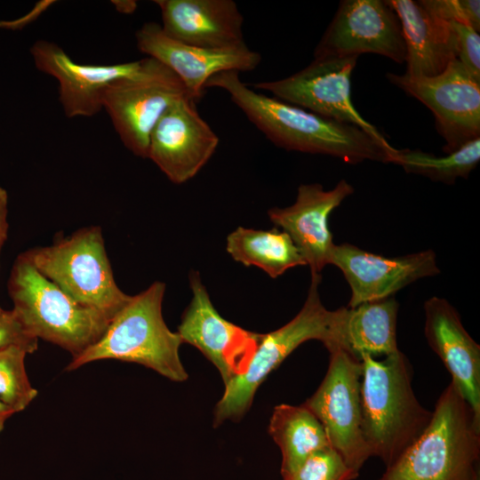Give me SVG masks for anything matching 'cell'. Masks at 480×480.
Segmentation results:
<instances>
[{"instance_id": "6da1fadb", "label": "cell", "mask_w": 480, "mask_h": 480, "mask_svg": "<svg viewBox=\"0 0 480 480\" xmlns=\"http://www.w3.org/2000/svg\"><path fill=\"white\" fill-rule=\"evenodd\" d=\"M237 71L212 76L205 88L226 91L247 118L276 146L287 150L332 156L348 164L390 163L396 148L376 140L362 129L328 119L253 91Z\"/></svg>"}, {"instance_id": "7a4b0ae2", "label": "cell", "mask_w": 480, "mask_h": 480, "mask_svg": "<svg viewBox=\"0 0 480 480\" xmlns=\"http://www.w3.org/2000/svg\"><path fill=\"white\" fill-rule=\"evenodd\" d=\"M359 359L364 436L372 456L379 457L387 468L424 432L433 412L418 401L412 386V365L401 351L381 361L368 354Z\"/></svg>"}, {"instance_id": "3957f363", "label": "cell", "mask_w": 480, "mask_h": 480, "mask_svg": "<svg viewBox=\"0 0 480 480\" xmlns=\"http://www.w3.org/2000/svg\"><path fill=\"white\" fill-rule=\"evenodd\" d=\"M480 419L451 382L420 437L380 480H479Z\"/></svg>"}, {"instance_id": "277c9868", "label": "cell", "mask_w": 480, "mask_h": 480, "mask_svg": "<svg viewBox=\"0 0 480 480\" xmlns=\"http://www.w3.org/2000/svg\"><path fill=\"white\" fill-rule=\"evenodd\" d=\"M164 292V283L156 281L131 296L99 340L72 358L67 370L114 359L144 365L172 381L186 380L188 373L179 354L182 340L168 328L162 314Z\"/></svg>"}, {"instance_id": "5b68a950", "label": "cell", "mask_w": 480, "mask_h": 480, "mask_svg": "<svg viewBox=\"0 0 480 480\" xmlns=\"http://www.w3.org/2000/svg\"><path fill=\"white\" fill-rule=\"evenodd\" d=\"M321 280V274H311L307 299L299 313L282 327L262 334L245 372L225 385L214 411V426L241 419L249 410L260 385L302 343L319 340L329 353L345 349L347 307L329 310L324 306L318 292Z\"/></svg>"}, {"instance_id": "8992f818", "label": "cell", "mask_w": 480, "mask_h": 480, "mask_svg": "<svg viewBox=\"0 0 480 480\" xmlns=\"http://www.w3.org/2000/svg\"><path fill=\"white\" fill-rule=\"evenodd\" d=\"M12 311L37 340L79 356L99 340L110 318L84 306L45 277L26 252L15 260L8 280Z\"/></svg>"}, {"instance_id": "52a82bcc", "label": "cell", "mask_w": 480, "mask_h": 480, "mask_svg": "<svg viewBox=\"0 0 480 480\" xmlns=\"http://www.w3.org/2000/svg\"><path fill=\"white\" fill-rule=\"evenodd\" d=\"M25 252L39 272L71 298L110 319L131 298L116 283L99 226Z\"/></svg>"}, {"instance_id": "ba28073f", "label": "cell", "mask_w": 480, "mask_h": 480, "mask_svg": "<svg viewBox=\"0 0 480 480\" xmlns=\"http://www.w3.org/2000/svg\"><path fill=\"white\" fill-rule=\"evenodd\" d=\"M185 97L189 95L182 81L166 66L147 57L136 75L116 80L107 88L102 108L124 145L135 156L147 158L155 125Z\"/></svg>"}, {"instance_id": "9c48e42d", "label": "cell", "mask_w": 480, "mask_h": 480, "mask_svg": "<svg viewBox=\"0 0 480 480\" xmlns=\"http://www.w3.org/2000/svg\"><path fill=\"white\" fill-rule=\"evenodd\" d=\"M361 360L342 348L330 353L326 374L303 404L322 423L331 446L355 472L372 457L362 428Z\"/></svg>"}, {"instance_id": "30bf717a", "label": "cell", "mask_w": 480, "mask_h": 480, "mask_svg": "<svg viewBox=\"0 0 480 480\" xmlns=\"http://www.w3.org/2000/svg\"><path fill=\"white\" fill-rule=\"evenodd\" d=\"M386 77L430 109L435 126L445 141V153L480 138V82L458 59L435 76L387 73Z\"/></svg>"}, {"instance_id": "8fae6325", "label": "cell", "mask_w": 480, "mask_h": 480, "mask_svg": "<svg viewBox=\"0 0 480 480\" xmlns=\"http://www.w3.org/2000/svg\"><path fill=\"white\" fill-rule=\"evenodd\" d=\"M357 58H314L308 66L295 74L252 86L323 117L355 125L380 143L389 145L379 130L357 112L351 100V76Z\"/></svg>"}, {"instance_id": "7c38bea8", "label": "cell", "mask_w": 480, "mask_h": 480, "mask_svg": "<svg viewBox=\"0 0 480 480\" xmlns=\"http://www.w3.org/2000/svg\"><path fill=\"white\" fill-rule=\"evenodd\" d=\"M374 53L402 64L406 47L400 21L387 1L343 0L314 52V58Z\"/></svg>"}, {"instance_id": "4fadbf2b", "label": "cell", "mask_w": 480, "mask_h": 480, "mask_svg": "<svg viewBox=\"0 0 480 480\" xmlns=\"http://www.w3.org/2000/svg\"><path fill=\"white\" fill-rule=\"evenodd\" d=\"M192 299L182 314L178 333L217 368L227 385L245 372L261 333L247 331L222 317L196 271L189 275Z\"/></svg>"}, {"instance_id": "5bb4252c", "label": "cell", "mask_w": 480, "mask_h": 480, "mask_svg": "<svg viewBox=\"0 0 480 480\" xmlns=\"http://www.w3.org/2000/svg\"><path fill=\"white\" fill-rule=\"evenodd\" d=\"M220 139L201 117L196 101L172 105L151 132L147 158L175 184L195 177L214 154Z\"/></svg>"}, {"instance_id": "9a60e30c", "label": "cell", "mask_w": 480, "mask_h": 480, "mask_svg": "<svg viewBox=\"0 0 480 480\" xmlns=\"http://www.w3.org/2000/svg\"><path fill=\"white\" fill-rule=\"evenodd\" d=\"M330 264L343 273L351 289L350 308L394 296L408 284L440 273L432 250L385 257L348 243L334 245Z\"/></svg>"}, {"instance_id": "2e32d148", "label": "cell", "mask_w": 480, "mask_h": 480, "mask_svg": "<svg viewBox=\"0 0 480 480\" xmlns=\"http://www.w3.org/2000/svg\"><path fill=\"white\" fill-rule=\"evenodd\" d=\"M135 37L137 48L170 68L195 101L203 96L207 81L214 75L253 70L261 61V55L246 44L224 49L192 46L168 37L156 22L143 24Z\"/></svg>"}, {"instance_id": "e0dca14e", "label": "cell", "mask_w": 480, "mask_h": 480, "mask_svg": "<svg viewBox=\"0 0 480 480\" xmlns=\"http://www.w3.org/2000/svg\"><path fill=\"white\" fill-rule=\"evenodd\" d=\"M30 52L36 68L57 80L60 102L69 118L98 114L107 88L116 80L136 75L144 63L142 59L111 65L81 64L47 40L35 42Z\"/></svg>"}, {"instance_id": "ac0fdd59", "label": "cell", "mask_w": 480, "mask_h": 480, "mask_svg": "<svg viewBox=\"0 0 480 480\" xmlns=\"http://www.w3.org/2000/svg\"><path fill=\"white\" fill-rule=\"evenodd\" d=\"M355 189L346 180L325 190L321 184H301L295 202L285 208L268 210L270 220L287 233L300 252L311 274H321L330 264L335 244L329 229L330 214Z\"/></svg>"}, {"instance_id": "d6986e66", "label": "cell", "mask_w": 480, "mask_h": 480, "mask_svg": "<svg viewBox=\"0 0 480 480\" xmlns=\"http://www.w3.org/2000/svg\"><path fill=\"white\" fill-rule=\"evenodd\" d=\"M424 334L466 402L480 419V346L463 326L456 308L433 296L424 303Z\"/></svg>"}, {"instance_id": "ffe728a7", "label": "cell", "mask_w": 480, "mask_h": 480, "mask_svg": "<svg viewBox=\"0 0 480 480\" xmlns=\"http://www.w3.org/2000/svg\"><path fill=\"white\" fill-rule=\"evenodd\" d=\"M161 28L171 39L207 48L224 49L245 44L244 17L233 0H156Z\"/></svg>"}, {"instance_id": "44dd1931", "label": "cell", "mask_w": 480, "mask_h": 480, "mask_svg": "<svg viewBox=\"0 0 480 480\" xmlns=\"http://www.w3.org/2000/svg\"><path fill=\"white\" fill-rule=\"evenodd\" d=\"M402 28L406 47V75L435 76L457 59L455 35L449 21L434 13L423 0H388Z\"/></svg>"}, {"instance_id": "7402d4cb", "label": "cell", "mask_w": 480, "mask_h": 480, "mask_svg": "<svg viewBox=\"0 0 480 480\" xmlns=\"http://www.w3.org/2000/svg\"><path fill=\"white\" fill-rule=\"evenodd\" d=\"M398 308L394 296L347 307L345 350L358 358L362 354L388 356L400 351L396 342Z\"/></svg>"}, {"instance_id": "603a6c76", "label": "cell", "mask_w": 480, "mask_h": 480, "mask_svg": "<svg viewBox=\"0 0 480 480\" xmlns=\"http://www.w3.org/2000/svg\"><path fill=\"white\" fill-rule=\"evenodd\" d=\"M268 432L281 450L283 478L292 474L314 452L331 446L322 423L304 404L276 405Z\"/></svg>"}, {"instance_id": "cb8c5ba5", "label": "cell", "mask_w": 480, "mask_h": 480, "mask_svg": "<svg viewBox=\"0 0 480 480\" xmlns=\"http://www.w3.org/2000/svg\"><path fill=\"white\" fill-rule=\"evenodd\" d=\"M227 252L245 266H254L272 278L289 268L307 265L300 252L284 231L238 227L227 237Z\"/></svg>"}, {"instance_id": "d4e9b609", "label": "cell", "mask_w": 480, "mask_h": 480, "mask_svg": "<svg viewBox=\"0 0 480 480\" xmlns=\"http://www.w3.org/2000/svg\"><path fill=\"white\" fill-rule=\"evenodd\" d=\"M479 161L480 138H477L442 156L420 149L396 148L390 163L400 165L407 173L421 175L444 184H453L459 178H468Z\"/></svg>"}, {"instance_id": "484cf974", "label": "cell", "mask_w": 480, "mask_h": 480, "mask_svg": "<svg viewBox=\"0 0 480 480\" xmlns=\"http://www.w3.org/2000/svg\"><path fill=\"white\" fill-rule=\"evenodd\" d=\"M28 354L19 346L0 349V402L14 413L24 411L38 393L27 374L25 359Z\"/></svg>"}, {"instance_id": "4316f807", "label": "cell", "mask_w": 480, "mask_h": 480, "mask_svg": "<svg viewBox=\"0 0 480 480\" xmlns=\"http://www.w3.org/2000/svg\"><path fill=\"white\" fill-rule=\"evenodd\" d=\"M358 473L351 469L332 447L310 455L292 474L283 480H354Z\"/></svg>"}, {"instance_id": "83f0119b", "label": "cell", "mask_w": 480, "mask_h": 480, "mask_svg": "<svg viewBox=\"0 0 480 480\" xmlns=\"http://www.w3.org/2000/svg\"><path fill=\"white\" fill-rule=\"evenodd\" d=\"M438 17L462 23L479 32L480 2L478 0H423Z\"/></svg>"}, {"instance_id": "f1b7e54d", "label": "cell", "mask_w": 480, "mask_h": 480, "mask_svg": "<svg viewBox=\"0 0 480 480\" xmlns=\"http://www.w3.org/2000/svg\"><path fill=\"white\" fill-rule=\"evenodd\" d=\"M448 21V20H447ZM456 38L457 59L480 82V36L473 28L449 21Z\"/></svg>"}, {"instance_id": "f546056e", "label": "cell", "mask_w": 480, "mask_h": 480, "mask_svg": "<svg viewBox=\"0 0 480 480\" xmlns=\"http://www.w3.org/2000/svg\"><path fill=\"white\" fill-rule=\"evenodd\" d=\"M10 346L21 347L29 354L38 347V340L27 331L12 309L0 315V349Z\"/></svg>"}, {"instance_id": "4dcf8cb0", "label": "cell", "mask_w": 480, "mask_h": 480, "mask_svg": "<svg viewBox=\"0 0 480 480\" xmlns=\"http://www.w3.org/2000/svg\"><path fill=\"white\" fill-rule=\"evenodd\" d=\"M54 1L43 0L35 4L33 9L26 15L12 20L0 21V28L6 29H20L26 27L28 24L35 21L44 12H45L50 6L52 5Z\"/></svg>"}, {"instance_id": "1f68e13d", "label": "cell", "mask_w": 480, "mask_h": 480, "mask_svg": "<svg viewBox=\"0 0 480 480\" xmlns=\"http://www.w3.org/2000/svg\"><path fill=\"white\" fill-rule=\"evenodd\" d=\"M8 215V194L0 185V252L7 239L9 224Z\"/></svg>"}, {"instance_id": "d6a6232c", "label": "cell", "mask_w": 480, "mask_h": 480, "mask_svg": "<svg viewBox=\"0 0 480 480\" xmlns=\"http://www.w3.org/2000/svg\"><path fill=\"white\" fill-rule=\"evenodd\" d=\"M116 11L124 14L133 13L137 8V2L132 0H121L111 2Z\"/></svg>"}, {"instance_id": "836d02e7", "label": "cell", "mask_w": 480, "mask_h": 480, "mask_svg": "<svg viewBox=\"0 0 480 480\" xmlns=\"http://www.w3.org/2000/svg\"><path fill=\"white\" fill-rule=\"evenodd\" d=\"M14 414L13 411L0 402V434L4 428L7 420Z\"/></svg>"}, {"instance_id": "e575fe53", "label": "cell", "mask_w": 480, "mask_h": 480, "mask_svg": "<svg viewBox=\"0 0 480 480\" xmlns=\"http://www.w3.org/2000/svg\"><path fill=\"white\" fill-rule=\"evenodd\" d=\"M4 311V309H3L1 307H0V315Z\"/></svg>"}]
</instances>
